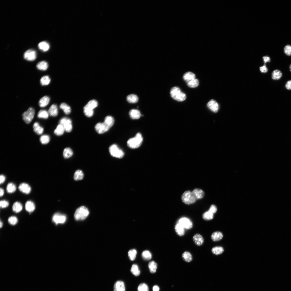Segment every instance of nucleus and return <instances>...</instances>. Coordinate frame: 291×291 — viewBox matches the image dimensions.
I'll return each instance as SVG.
<instances>
[{
    "label": "nucleus",
    "instance_id": "31",
    "mask_svg": "<svg viewBox=\"0 0 291 291\" xmlns=\"http://www.w3.org/2000/svg\"><path fill=\"white\" fill-rule=\"evenodd\" d=\"M127 101L131 103H135L138 101V96L134 94H131L128 95L127 98Z\"/></svg>",
    "mask_w": 291,
    "mask_h": 291
},
{
    "label": "nucleus",
    "instance_id": "14",
    "mask_svg": "<svg viewBox=\"0 0 291 291\" xmlns=\"http://www.w3.org/2000/svg\"><path fill=\"white\" fill-rule=\"evenodd\" d=\"M193 239L195 244L197 246H201L203 243V238L200 234H196L194 235L193 237Z\"/></svg>",
    "mask_w": 291,
    "mask_h": 291
},
{
    "label": "nucleus",
    "instance_id": "35",
    "mask_svg": "<svg viewBox=\"0 0 291 291\" xmlns=\"http://www.w3.org/2000/svg\"><path fill=\"white\" fill-rule=\"evenodd\" d=\"M51 79L49 76L46 75L42 77L40 80L41 85L42 86L47 85L50 83Z\"/></svg>",
    "mask_w": 291,
    "mask_h": 291
},
{
    "label": "nucleus",
    "instance_id": "48",
    "mask_svg": "<svg viewBox=\"0 0 291 291\" xmlns=\"http://www.w3.org/2000/svg\"><path fill=\"white\" fill-rule=\"evenodd\" d=\"M50 137L47 135H43L40 138V141L43 144H46L49 142Z\"/></svg>",
    "mask_w": 291,
    "mask_h": 291
},
{
    "label": "nucleus",
    "instance_id": "23",
    "mask_svg": "<svg viewBox=\"0 0 291 291\" xmlns=\"http://www.w3.org/2000/svg\"><path fill=\"white\" fill-rule=\"evenodd\" d=\"M25 207L26 210L30 213L34 211L35 209L34 203L31 201H27L25 203Z\"/></svg>",
    "mask_w": 291,
    "mask_h": 291
},
{
    "label": "nucleus",
    "instance_id": "44",
    "mask_svg": "<svg viewBox=\"0 0 291 291\" xmlns=\"http://www.w3.org/2000/svg\"><path fill=\"white\" fill-rule=\"evenodd\" d=\"M212 251L213 254L218 255L223 253L224 251V249L221 247H215L212 249Z\"/></svg>",
    "mask_w": 291,
    "mask_h": 291
},
{
    "label": "nucleus",
    "instance_id": "30",
    "mask_svg": "<svg viewBox=\"0 0 291 291\" xmlns=\"http://www.w3.org/2000/svg\"><path fill=\"white\" fill-rule=\"evenodd\" d=\"M65 131V130L63 126L60 124L57 126L54 131V133L57 136H61L63 134Z\"/></svg>",
    "mask_w": 291,
    "mask_h": 291
},
{
    "label": "nucleus",
    "instance_id": "61",
    "mask_svg": "<svg viewBox=\"0 0 291 291\" xmlns=\"http://www.w3.org/2000/svg\"><path fill=\"white\" fill-rule=\"evenodd\" d=\"M289 69L290 71L291 72V64H290L289 66Z\"/></svg>",
    "mask_w": 291,
    "mask_h": 291
},
{
    "label": "nucleus",
    "instance_id": "49",
    "mask_svg": "<svg viewBox=\"0 0 291 291\" xmlns=\"http://www.w3.org/2000/svg\"><path fill=\"white\" fill-rule=\"evenodd\" d=\"M138 291H149V288L147 285L144 283L140 284L138 288Z\"/></svg>",
    "mask_w": 291,
    "mask_h": 291
},
{
    "label": "nucleus",
    "instance_id": "47",
    "mask_svg": "<svg viewBox=\"0 0 291 291\" xmlns=\"http://www.w3.org/2000/svg\"><path fill=\"white\" fill-rule=\"evenodd\" d=\"M143 258L145 260H149L152 257V255L150 252L148 250L143 251L142 254Z\"/></svg>",
    "mask_w": 291,
    "mask_h": 291
},
{
    "label": "nucleus",
    "instance_id": "4",
    "mask_svg": "<svg viewBox=\"0 0 291 291\" xmlns=\"http://www.w3.org/2000/svg\"><path fill=\"white\" fill-rule=\"evenodd\" d=\"M182 202L187 204H191L195 203L197 199L192 192L186 191L182 194L181 196Z\"/></svg>",
    "mask_w": 291,
    "mask_h": 291
},
{
    "label": "nucleus",
    "instance_id": "37",
    "mask_svg": "<svg viewBox=\"0 0 291 291\" xmlns=\"http://www.w3.org/2000/svg\"><path fill=\"white\" fill-rule=\"evenodd\" d=\"M104 122L107 125L111 128L114 123V120L112 116H106L105 118Z\"/></svg>",
    "mask_w": 291,
    "mask_h": 291
},
{
    "label": "nucleus",
    "instance_id": "1",
    "mask_svg": "<svg viewBox=\"0 0 291 291\" xmlns=\"http://www.w3.org/2000/svg\"><path fill=\"white\" fill-rule=\"evenodd\" d=\"M170 94L172 98L178 101H182L186 98V94L182 92L178 87H175L171 89Z\"/></svg>",
    "mask_w": 291,
    "mask_h": 291
},
{
    "label": "nucleus",
    "instance_id": "17",
    "mask_svg": "<svg viewBox=\"0 0 291 291\" xmlns=\"http://www.w3.org/2000/svg\"><path fill=\"white\" fill-rule=\"evenodd\" d=\"M129 114L131 118L134 120L139 119L141 116L140 111L137 109H133L131 110Z\"/></svg>",
    "mask_w": 291,
    "mask_h": 291
},
{
    "label": "nucleus",
    "instance_id": "19",
    "mask_svg": "<svg viewBox=\"0 0 291 291\" xmlns=\"http://www.w3.org/2000/svg\"><path fill=\"white\" fill-rule=\"evenodd\" d=\"M48 114L53 117H56L58 114V109L57 105L53 104L50 107L48 111Z\"/></svg>",
    "mask_w": 291,
    "mask_h": 291
},
{
    "label": "nucleus",
    "instance_id": "55",
    "mask_svg": "<svg viewBox=\"0 0 291 291\" xmlns=\"http://www.w3.org/2000/svg\"><path fill=\"white\" fill-rule=\"evenodd\" d=\"M285 87L288 90H291V80L288 81L286 83Z\"/></svg>",
    "mask_w": 291,
    "mask_h": 291
},
{
    "label": "nucleus",
    "instance_id": "46",
    "mask_svg": "<svg viewBox=\"0 0 291 291\" xmlns=\"http://www.w3.org/2000/svg\"><path fill=\"white\" fill-rule=\"evenodd\" d=\"M137 254V251L134 249H132L130 250L128 253V255L131 261L134 260L136 257V256Z\"/></svg>",
    "mask_w": 291,
    "mask_h": 291
},
{
    "label": "nucleus",
    "instance_id": "59",
    "mask_svg": "<svg viewBox=\"0 0 291 291\" xmlns=\"http://www.w3.org/2000/svg\"><path fill=\"white\" fill-rule=\"evenodd\" d=\"M0 192H0V196H1V197H2L4 195V190L3 188H1V189H0Z\"/></svg>",
    "mask_w": 291,
    "mask_h": 291
},
{
    "label": "nucleus",
    "instance_id": "34",
    "mask_svg": "<svg viewBox=\"0 0 291 291\" xmlns=\"http://www.w3.org/2000/svg\"><path fill=\"white\" fill-rule=\"evenodd\" d=\"M73 153L72 150L69 148H65L63 152V156L65 159L70 158L72 156Z\"/></svg>",
    "mask_w": 291,
    "mask_h": 291
},
{
    "label": "nucleus",
    "instance_id": "12",
    "mask_svg": "<svg viewBox=\"0 0 291 291\" xmlns=\"http://www.w3.org/2000/svg\"><path fill=\"white\" fill-rule=\"evenodd\" d=\"M208 107L212 111L217 112L219 109V105L218 103L213 100L210 101L207 104Z\"/></svg>",
    "mask_w": 291,
    "mask_h": 291
},
{
    "label": "nucleus",
    "instance_id": "43",
    "mask_svg": "<svg viewBox=\"0 0 291 291\" xmlns=\"http://www.w3.org/2000/svg\"><path fill=\"white\" fill-rule=\"evenodd\" d=\"M213 217V214L209 211L204 213L202 215L203 219L207 221L212 219Z\"/></svg>",
    "mask_w": 291,
    "mask_h": 291
},
{
    "label": "nucleus",
    "instance_id": "53",
    "mask_svg": "<svg viewBox=\"0 0 291 291\" xmlns=\"http://www.w3.org/2000/svg\"><path fill=\"white\" fill-rule=\"evenodd\" d=\"M260 69L261 72L262 73H266L268 71V69L266 64H265L263 66L260 67Z\"/></svg>",
    "mask_w": 291,
    "mask_h": 291
},
{
    "label": "nucleus",
    "instance_id": "51",
    "mask_svg": "<svg viewBox=\"0 0 291 291\" xmlns=\"http://www.w3.org/2000/svg\"><path fill=\"white\" fill-rule=\"evenodd\" d=\"M285 53L287 56H291V46L289 45H286L284 48Z\"/></svg>",
    "mask_w": 291,
    "mask_h": 291
},
{
    "label": "nucleus",
    "instance_id": "3",
    "mask_svg": "<svg viewBox=\"0 0 291 291\" xmlns=\"http://www.w3.org/2000/svg\"><path fill=\"white\" fill-rule=\"evenodd\" d=\"M89 213L88 209L84 206H81L76 210L74 218L77 220H83L88 216Z\"/></svg>",
    "mask_w": 291,
    "mask_h": 291
},
{
    "label": "nucleus",
    "instance_id": "21",
    "mask_svg": "<svg viewBox=\"0 0 291 291\" xmlns=\"http://www.w3.org/2000/svg\"><path fill=\"white\" fill-rule=\"evenodd\" d=\"M37 69L41 71L46 70L48 67V64L47 62L45 61H42L38 63L36 65Z\"/></svg>",
    "mask_w": 291,
    "mask_h": 291
},
{
    "label": "nucleus",
    "instance_id": "38",
    "mask_svg": "<svg viewBox=\"0 0 291 291\" xmlns=\"http://www.w3.org/2000/svg\"><path fill=\"white\" fill-rule=\"evenodd\" d=\"M148 267L151 273H154L156 272L158 265L155 262L153 261L150 262L149 264Z\"/></svg>",
    "mask_w": 291,
    "mask_h": 291
},
{
    "label": "nucleus",
    "instance_id": "22",
    "mask_svg": "<svg viewBox=\"0 0 291 291\" xmlns=\"http://www.w3.org/2000/svg\"><path fill=\"white\" fill-rule=\"evenodd\" d=\"M174 228L176 234L179 236H182L185 234L184 228L178 223L175 225Z\"/></svg>",
    "mask_w": 291,
    "mask_h": 291
},
{
    "label": "nucleus",
    "instance_id": "7",
    "mask_svg": "<svg viewBox=\"0 0 291 291\" xmlns=\"http://www.w3.org/2000/svg\"><path fill=\"white\" fill-rule=\"evenodd\" d=\"M60 123L63 126L66 132H70L72 131V125L70 119L67 117L63 118L61 119Z\"/></svg>",
    "mask_w": 291,
    "mask_h": 291
},
{
    "label": "nucleus",
    "instance_id": "18",
    "mask_svg": "<svg viewBox=\"0 0 291 291\" xmlns=\"http://www.w3.org/2000/svg\"><path fill=\"white\" fill-rule=\"evenodd\" d=\"M50 101V98L49 97L44 96L39 101V105L41 107H44L49 104Z\"/></svg>",
    "mask_w": 291,
    "mask_h": 291
},
{
    "label": "nucleus",
    "instance_id": "9",
    "mask_svg": "<svg viewBox=\"0 0 291 291\" xmlns=\"http://www.w3.org/2000/svg\"><path fill=\"white\" fill-rule=\"evenodd\" d=\"M110 128L104 122H99L96 125L95 129L97 132L100 134H103L107 131Z\"/></svg>",
    "mask_w": 291,
    "mask_h": 291
},
{
    "label": "nucleus",
    "instance_id": "56",
    "mask_svg": "<svg viewBox=\"0 0 291 291\" xmlns=\"http://www.w3.org/2000/svg\"><path fill=\"white\" fill-rule=\"evenodd\" d=\"M263 60L265 64L267 63L270 62L271 61L270 57L268 56H264L263 57Z\"/></svg>",
    "mask_w": 291,
    "mask_h": 291
},
{
    "label": "nucleus",
    "instance_id": "28",
    "mask_svg": "<svg viewBox=\"0 0 291 291\" xmlns=\"http://www.w3.org/2000/svg\"><path fill=\"white\" fill-rule=\"evenodd\" d=\"M60 108L66 115L69 114L71 112V110L70 107L65 103H61L60 106Z\"/></svg>",
    "mask_w": 291,
    "mask_h": 291
},
{
    "label": "nucleus",
    "instance_id": "32",
    "mask_svg": "<svg viewBox=\"0 0 291 291\" xmlns=\"http://www.w3.org/2000/svg\"><path fill=\"white\" fill-rule=\"evenodd\" d=\"M12 209L14 212L18 213L21 211L23 209V206L20 203L16 202L14 203Z\"/></svg>",
    "mask_w": 291,
    "mask_h": 291
},
{
    "label": "nucleus",
    "instance_id": "52",
    "mask_svg": "<svg viewBox=\"0 0 291 291\" xmlns=\"http://www.w3.org/2000/svg\"><path fill=\"white\" fill-rule=\"evenodd\" d=\"M9 205V202L7 201L3 200L0 202V207L2 208H6Z\"/></svg>",
    "mask_w": 291,
    "mask_h": 291
},
{
    "label": "nucleus",
    "instance_id": "40",
    "mask_svg": "<svg viewBox=\"0 0 291 291\" xmlns=\"http://www.w3.org/2000/svg\"><path fill=\"white\" fill-rule=\"evenodd\" d=\"M188 86L191 88H195L198 86L199 84L198 80L195 79L186 82Z\"/></svg>",
    "mask_w": 291,
    "mask_h": 291
},
{
    "label": "nucleus",
    "instance_id": "13",
    "mask_svg": "<svg viewBox=\"0 0 291 291\" xmlns=\"http://www.w3.org/2000/svg\"><path fill=\"white\" fill-rule=\"evenodd\" d=\"M18 188L21 191L27 194L30 193L31 191V188L30 186L28 184L25 183L20 184Z\"/></svg>",
    "mask_w": 291,
    "mask_h": 291
},
{
    "label": "nucleus",
    "instance_id": "6",
    "mask_svg": "<svg viewBox=\"0 0 291 291\" xmlns=\"http://www.w3.org/2000/svg\"><path fill=\"white\" fill-rule=\"evenodd\" d=\"M35 114V111L34 109L31 107L29 108L22 115L23 120L27 124L30 123L34 118Z\"/></svg>",
    "mask_w": 291,
    "mask_h": 291
},
{
    "label": "nucleus",
    "instance_id": "29",
    "mask_svg": "<svg viewBox=\"0 0 291 291\" xmlns=\"http://www.w3.org/2000/svg\"><path fill=\"white\" fill-rule=\"evenodd\" d=\"M182 257L183 259L187 262L189 263L192 260L191 254L188 251H185L182 254Z\"/></svg>",
    "mask_w": 291,
    "mask_h": 291
},
{
    "label": "nucleus",
    "instance_id": "45",
    "mask_svg": "<svg viewBox=\"0 0 291 291\" xmlns=\"http://www.w3.org/2000/svg\"><path fill=\"white\" fill-rule=\"evenodd\" d=\"M86 105L89 108L93 110L98 106V103L96 100H92L89 101Z\"/></svg>",
    "mask_w": 291,
    "mask_h": 291
},
{
    "label": "nucleus",
    "instance_id": "26",
    "mask_svg": "<svg viewBox=\"0 0 291 291\" xmlns=\"http://www.w3.org/2000/svg\"><path fill=\"white\" fill-rule=\"evenodd\" d=\"M195 74L191 72H186L184 74L183 76L184 80L186 82L195 79Z\"/></svg>",
    "mask_w": 291,
    "mask_h": 291
},
{
    "label": "nucleus",
    "instance_id": "20",
    "mask_svg": "<svg viewBox=\"0 0 291 291\" xmlns=\"http://www.w3.org/2000/svg\"><path fill=\"white\" fill-rule=\"evenodd\" d=\"M197 200L202 198L204 196V193L202 190L196 188L192 192Z\"/></svg>",
    "mask_w": 291,
    "mask_h": 291
},
{
    "label": "nucleus",
    "instance_id": "27",
    "mask_svg": "<svg viewBox=\"0 0 291 291\" xmlns=\"http://www.w3.org/2000/svg\"><path fill=\"white\" fill-rule=\"evenodd\" d=\"M222 233L219 231L213 233L211 236L212 239L214 241H217L221 240L223 237Z\"/></svg>",
    "mask_w": 291,
    "mask_h": 291
},
{
    "label": "nucleus",
    "instance_id": "15",
    "mask_svg": "<svg viewBox=\"0 0 291 291\" xmlns=\"http://www.w3.org/2000/svg\"><path fill=\"white\" fill-rule=\"evenodd\" d=\"M114 291H125L124 282L121 281H116L114 285Z\"/></svg>",
    "mask_w": 291,
    "mask_h": 291
},
{
    "label": "nucleus",
    "instance_id": "42",
    "mask_svg": "<svg viewBox=\"0 0 291 291\" xmlns=\"http://www.w3.org/2000/svg\"><path fill=\"white\" fill-rule=\"evenodd\" d=\"M16 189V187L15 184L12 183H9L7 186V190L9 193H12L15 192Z\"/></svg>",
    "mask_w": 291,
    "mask_h": 291
},
{
    "label": "nucleus",
    "instance_id": "8",
    "mask_svg": "<svg viewBox=\"0 0 291 291\" xmlns=\"http://www.w3.org/2000/svg\"><path fill=\"white\" fill-rule=\"evenodd\" d=\"M66 220V216L59 213H56L52 218L53 221L56 225L64 224Z\"/></svg>",
    "mask_w": 291,
    "mask_h": 291
},
{
    "label": "nucleus",
    "instance_id": "60",
    "mask_svg": "<svg viewBox=\"0 0 291 291\" xmlns=\"http://www.w3.org/2000/svg\"><path fill=\"white\" fill-rule=\"evenodd\" d=\"M1 224V225H0V226H1V228L3 227V223L1 221V224Z\"/></svg>",
    "mask_w": 291,
    "mask_h": 291
},
{
    "label": "nucleus",
    "instance_id": "54",
    "mask_svg": "<svg viewBox=\"0 0 291 291\" xmlns=\"http://www.w3.org/2000/svg\"><path fill=\"white\" fill-rule=\"evenodd\" d=\"M217 208L214 205H211L208 211L213 214L215 213L217 211Z\"/></svg>",
    "mask_w": 291,
    "mask_h": 291
},
{
    "label": "nucleus",
    "instance_id": "11",
    "mask_svg": "<svg viewBox=\"0 0 291 291\" xmlns=\"http://www.w3.org/2000/svg\"><path fill=\"white\" fill-rule=\"evenodd\" d=\"M178 224L184 228L187 229H191L193 227L192 222L189 219L185 218H182L180 219L179 221Z\"/></svg>",
    "mask_w": 291,
    "mask_h": 291
},
{
    "label": "nucleus",
    "instance_id": "25",
    "mask_svg": "<svg viewBox=\"0 0 291 291\" xmlns=\"http://www.w3.org/2000/svg\"><path fill=\"white\" fill-rule=\"evenodd\" d=\"M39 48L43 52H46L49 50L50 46L49 44L46 41H42L39 43Z\"/></svg>",
    "mask_w": 291,
    "mask_h": 291
},
{
    "label": "nucleus",
    "instance_id": "2",
    "mask_svg": "<svg viewBox=\"0 0 291 291\" xmlns=\"http://www.w3.org/2000/svg\"><path fill=\"white\" fill-rule=\"evenodd\" d=\"M143 138L140 133H137L135 137L130 139L127 142L128 146L131 149L137 148L139 147L142 143Z\"/></svg>",
    "mask_w": 291,
    "mask_h": 291
},
{
    "label": "nucleus",
    "instance_id": "5",
    "mask_svg": "<svg viewBox=\"0 0 291 291\" xmlns=\"http://www.w3.org/2000/svg\"><path fill=\"white\" fill-rule=\"evenodd\" d=\"M109 150L111 154L114 157L121 159L124 156V153L117 145L113 144L110 147Z\"/></svg>",
    "mask_w": 291,
    "mask_h": 291
},
{
    "label": "nucleus",
    "instance_id": "33",
    "mask_svg": "<svg viewBox=\"0 0 291 291\" xmlns=\"http://www.w3.org/2000/svg\"><path fill=\"white\" fill-rule=\"evenodd\" d=\"M84 174L83 171L80 170H78L75 173L74 178L76 181H79L82 180Z\"/></svg>",
    "mask_w": 291,
    "mask_h": 291
},
{
    "label": "nucleus",
    "instance_id": "50",
    "mask_svg": "<svg viewBox=\"0 0 291 291\" xmlns=\"http://www.w3.org/2000/svg\"><path fill=\"white\" fill-rule=\"evenodd\" d=\"M8 222L10 224L13 225H16L18 222V220L16 217L12 216L10 217L8 220Z\"/></svg>",
    "mask_w": 291,
    "mask_h": 291
},
{
    "label": "nucleus",
    "instance_id": "24",
    "mask_svg": "<svg viewBox=\"0 0 291 291\" xmlns=\"http://www.w3.org/2000/svg\"><path fill=\"white\" fill-rule=\"evenodd\" d=\"M33 128L34 132L38 135H41L43 132L44 128L37 122L34 123L33 125Z\"/></svg>",
    "mask_w": 291,
    "mask_h": 291
},
{
    "label": "nucleus",
    "instance_id": "16",
    "mask_svg": "<svg viewBox=\"0 0 291 291\" xmlns=\"http://www.w3.org/2000/svg\"><path fill=\"white\" fill-rule=\"evenodd\" d=\"M282 76L283 73L282 72L278 69L274 70L271 74V78L274 80H280Z\"/></svg>",
    "mask_w": 291,
    "mask_h": 291
},
{
    "label": "nucleus",
    "instance_id": "58",
    "mask_svg": "<svg viewBox=\"0 0 291 291\" xmlns=\"http://www.w3.org/2000/svg\"><path fill=\"white\" fill-rule=\"evenodd\" d=\"M159 290L160 288L157 285L154 286L153 288V291H159Z\"/></svg>",
    "mask_w": 291,
    "mask_h": 291
},
{
    "label": "nucleus",
    "instance_id": "36",
    "mask_svg": "<svg viewBox=\"0 0 291 291\" xmlns=\"http://www.w3.org/2000/svg\"><path fill=\"white\" fill-rule=\"evenodd\" d=\"M84 112L85 115L89 117H91L94 114L93 110L89 108L86 105L84 107Z\"/></svg>",
    "mask_w": 291,
    "mask_h": 291
},
{
    "label": "nucleus",
    "instance_id": "57",
    "mask_svg": "<svg viewBox=\"0 0 291 291\" xmlns=\"http://www.w3.org/2000/svg\"><path fill=\"white\" fill-rule=\"evenodd\" d=\"M5 180L6 177L5 176L3 175H1V176H0V183H1V184L3 183L4 182Z\"/></svg>",
    "mask_w": 291,
    "mask_h": 291
},
{
    "label": "nucleus",
    "instance_id": "41",
    "mask_svg": "<svg viewBox=\"0 0 291 291\" xmlns=\"http://www.w3.org/2000/svg\"><path fill=\"white\" fill-rule=\"evenodd\" d=\"M131 271L132 274L136 276H139L140 273L138 267L137 265L133 264L132 265Z\"/></svg>",
    "mask_w": 291,
    "mask_h": 291
},
{
    "label": "nucleus",
    "instance_id": "10",
    "mask_svg": "<svg viewBox=\"0 0 291 291\" xmlns=\"http://www.w3.org/2000/svg\"><path fill=\"white\" fill-rule=\"evenodd\" d=\"M24 59L27 61H33L36 59V52L32 49L29 50L24 53Z\"/></svg>",
    "mask_w": 291,
    "mask_h": 291
},
{
    "label": "nucleus",
    "instance_id": "39",
    "mask_svg": "<svg viewBox=\"0 0 291 291\" xmlns=\"http://www.w3.org/2000/svg\"><path fill=\"white\" fill-rule=\"evenodd\" d=\"M48 112L46 110H41L38 112L37 117L39 118L47 119L49 116Z\"/></svg>",
    "mask_w": 291,
    "mask_h": 291
}]
</instances>
